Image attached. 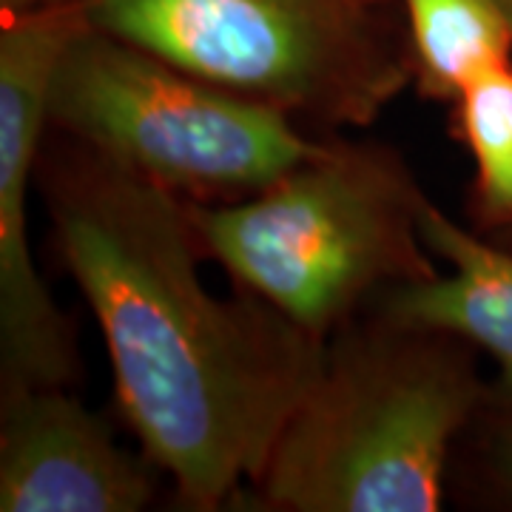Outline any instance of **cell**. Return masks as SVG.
Wrapping results in <instances>:
<instances>
[{"instance_id":"1","label":"cell","mask_w":512,"mask_h":512,"mask_svg":"<svg viewBox=\"0 0 512 512\" xmlns=\"http://www.w3.org/2000/svg\"><path fill=\"white\" fill-rule=\"evenodd\" d=\"M37 188L94 313L120 416L183 510L234 507L308 393L325 339L262 296H217L188 200L49 131Z\"/></svg>"},{"instance_id":"2","label":"cell","mask_w":512,"mask_h":512,"mask_svg":"<svg viewBox=\"0 0 512 512\" xmlns=\"http://www.w3.org/2000/svg\"><path fill=\"white\" fill-rule=\"evenodd\" d=\"M487 404L470 342L379 311L353 319L328 339L316 379L234 507L441 510L453 444Z\"/></svg>"},{"instance_id":"3","label":"cell","mask_w":512,"mask_h":512,"mask_svg":"<svg viewBox=\"0 0 512 512\" xmlns=\"http://www.w3.org/2000/svg\"><path fill=\"white\" fill-rule=\"evenodd\" d=\"M424 200L399 151L330 137L251 197L188 211L205 259L328 342L384 291L439 276Z\"/></svg>"},{"instance_id":"4","label":"cell","mask_w":512,"mask_h":512,"mask_svg":"<svg viewBox=\"0 0 512 512\" xmlns=\"http://www.w3.org/2000/svg\"><path fill=\"white\" fill-rule=\"evenodd\" d=\"M94 29L319 131L370 128L413 80L402 0H83Z\"/></svg>"},{"instance_id":"5","label":"cell","mask_w":512,"mask_h":512,"mask_svg":"<svg viewBox=\"0 0 512 512\" xmlns=\"http://www.w3.org/2000/svg\"><path fill=\"white\" fill-rule=\"evenodd\" d=\"M46 114L49 131L194 202L245 200L325 146L86 18L57 57Z\"/></svg>"},{"instance_id":"6","label":"cell","mask_w":512,"mask_h":512,"mask_svg":"<svg viewBox=\"0 0 512 512\" xmlns=\"http://www.w3.org/2000/svg\"><path fill=\"white\" fill-rule=\"evenodd\" d=\"M83 9H57L0 26V387L69 384L77 345L29 245V191L49 137V83Z\"/></svg>"},{"instance_id":"7","label":"cell","mask_w":512,"mask_h":512,"mask_svg":"<svg viewBox=\"0 0 512 512\" xmlns=\"http://www.w3.org/2000/svg\"><path fill=\"white\" fill-rule=\"evenodd\" d=\"M160 478L66 384L0 387L3 512H140L157 501Z\"/></svg>"},{"instance_id":"8","label":"cell","mask_w":512,"mask_h":512,"mask_svg":"<svg viewBox=\"0 0 512 512\" xmlns=\"http://www.w3.org/2000/svg\"><path fill=\"white\" fill-rule=\"evenodd\" d=\"M419 225L427 248L450 262L453 274L396 285L370 308L399 325L453 333L487 350L498 362L490 404L512 410V254L461 228L430 197Z\"/></svg>"},{"instance_id":"9","label":"cell","mask_w":512,"mask_h":512,"mask_svg":"<svg viewBox=\"0 0 512 512\" xmlns=\"http://www.w3.org/2000/svg\"><path fill=\"white\" fill-rule=\"evenodd\" d=\"M416 92L456 103L478 74L510 63L512 23L495 0H402Z\"/></svg>"},{"instance_id":"10","label":"cell","mask_w":512,"mask_h":512,"mask_svg":"<svg viewBox=\"0 0 512 512\" xmlns=\"http://www.w3.org/2000/svg\"><path fill=\"white\" fill-rule=\"evenodd\" d=\"M453 126L476 163L473 217L512 234V63L478 74L453 103Z\"/></svg>"},{"instance_id":"11","label":"cell","mask_w":512,"mask_h":512,"mask_svg":"<svg viewBox=\"0 0 512 512\" xmlns=\"http://www.w3.org/2000/svg\"><path fill=\"white\" fill-rule=\"evenodd\" d=\"M507 416L498 421L490 436V470H493L495 484L504 490L507 498H512V410H504Z\"/></svg>"},{"instance_id":"12","label":"cell","mask_w":512,"mask_h":512,"mask_svg":"<svg viewBox=\"0 0 512 512\" xmlns=\"http://www.w3.org/2000/svg\"><path fill=\"white\" fill-rule=\"evenodd\" d=\"M83 6V0H0L3 18H23V15H40V12H57V9H74Z\"/></svg>"},{"instance_id":"13","label":"cell","mask_w":512,"mask_h":512,"mask_svg":"<svg viewBox=\"0 0 512 512\" xmlns=\"http://www.w3.org/2000/svg\"><path fill=\"white\" fill-rule=\"evenodd\" d=\"M495 3H498V6L504 9V15H507V18H510V23H512V0H495Z\"/></svg>"}]
</instances>
